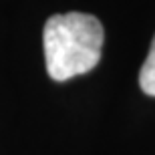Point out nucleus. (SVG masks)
I'll return each mask as SVG.
<instances>
[{
  "instance_id": "nucleus-1",
  "label": "nucleus",
  "mask_w": 155,
  "mask_h": 155,
  "mask_svg": "<svg viewBox=\"0 0 155 155\" xmlns=\"http://www.w3.org/2000/svg\"><path fill=\"white\" fill-rule=\"evenodd\" d=\"M103 40V24L93 14H52L42 32L48 77L63 83L93 71L101 61Z\"/></svg>"
},
{
  "instance_id": "nucleus-2",
  "label": "nucleus",
  "mask_w": 155,
  "mask_h": 155,
  "mask_svg": "<svg viewBox=\"0 0 155 155\" xmlns=\"http://www.w3.org/2000/svg\"><path fill=\"white\" fill-rule=\"evenodd\" d=\"M139 87H141V91L145 95L155 97V36L151 40L149 54H147L143 67L139 71Z\"/></svg>"
}]
</instances>
